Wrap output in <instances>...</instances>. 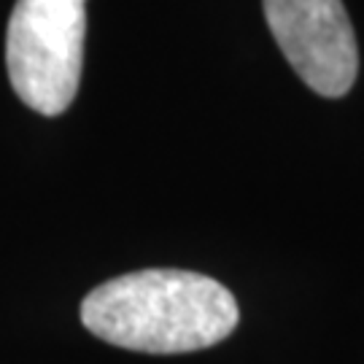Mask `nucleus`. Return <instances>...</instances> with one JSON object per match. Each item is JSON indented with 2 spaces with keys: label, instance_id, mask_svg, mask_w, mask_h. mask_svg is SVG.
Listing matches in <instances>:
<instances>
[{
  "label": "nucleus",
  "instance_id": "obj_1",
  "mask_svg": "<svg viewBox=\"0 0 364 364\" xmlns=\"http://www.w3.org/2000/svg\"><path fill=\"white\" fill-rule=\"evenodd\" d=\"M81 321L95 338L141 353H189L230 338L240 321L232 291L203 273L138 270L92 289Z\"/></svg>",
  "mask_w": 364,
  "mask_h": 364
},
{
  "label": "nucleus",
  "instance_id": "obj_2",
  "mask_svg": "<svg viewBox=\"0 0 364 364\" xmlns=\"http://www.w3.org/2000/svg\"><path fill=\"white\" fill-rule=\"evenodd\" d=\"M87 0H16L6 68L19 100L43 117L73 103L84 68Z\"/></svg>",
  "mask_w": 364,
  "mask_h": 364
},
{
  "label": "nucleus",
  "instance_id": "obj_3",
  "mask_svg": "<svg viewBox=\"0 0 364 364\" xmlns=\"http://www.w3.org/2000/svg\"><path fill=\"white\" fill-rule=\"evenodd\" d=\"M275 43L297 76L324 97H343L356 81L359 49L343 0H262Z\"/></svg>",
  "mask_w": 364,
  "mask_h": 364
}]
</instances>
